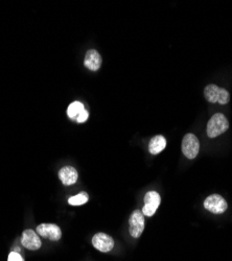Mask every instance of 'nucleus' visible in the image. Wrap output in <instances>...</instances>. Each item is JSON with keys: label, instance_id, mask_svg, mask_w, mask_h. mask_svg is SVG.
<instances>
[{"label": "nucleus", "instance_id": "nucleus-1", "mask_svg": "<svg viewBox=\"0 0 232 261\" xmlns=\"http://www.w3.org/2000/svg\"><path fill=\"white\" fill-rule=\"evenodd\" d=\"M229 128V122L225 115L221 113H216L209 119L207 123V135L210 138H215L222 135Z\"/></svg>", "mask_w": 232, "mask_h": 261}, {"label": "nucleus", "instance_id": "nucleus-2", "mask_svg": "<svg viewBox=\"0 0 232 261\" xmlns=\"http://www.w3.org/2000/svg\"><path fill=\"white\" fill-rule=\"evenodd\" d=\"M200 151V143L198 138L194 134H186L182 140V153L188 159H195Z\"/></svg>", "mask_w": 232, "mask_h": 261}, {"label": "nucleus", "instance_id": "nucleus-3", "mask_svg": "<svg viewBox=\"0 0 232 261\" xmlns=\"http://www.w3.org/2000/svg\"><path fill=\"white\" fill-rule=\"evenodd\" d=\"M204 207L209 212L214 214H221L224 213L227 210V202L225 201L223 197L219 194H213L209 195L207 199L204 201Z\"/></svg>", "mask_w": 232, "mask_h": 261}, {"label": "nucleus", "instance_id": "nucleus-4", "mask_svg": "<svg viewBox=\"0 0 232 261\" xmlns=\"http://www.w3.org/2000/svg\"><path fill=\"white\" fill-rule=\"evenodd\" d=\"M130 234L132 237L138 238L144 230V215L140 210H135L129 220Z\"/></svg>", "mask_w": 232, "mask_h": 261}, {"label": "nucleus", "instance_id": "nucleus-5", "mask_svg": "<svg viewBox=\"0 0 232 261\" xmlns=\"http://www.w3.org/2000/svg\"><path fill=\"white\" fill-rule=\"evenodd\" d=\"M37 233L49 241L57 242L62 237V231L59 226L54 224H41L37 227Z\"/></svg>", "mask_w": 232, "mask_h": 261}, {"label": "nucleus", "instance_id": "nucleus-6", "mask_svg": "<svg viewBox=\"0 0 232 261\" xmlns=\"http://www.w3.org/2000/svg\"><path fill=\"white\" fill-rule=\"evenodd\" d=\"M160 195L156 191H150L147 192L144 196V206L142 210L143 215L152 216L156 212L160 205Z\"/></svg>", "mask_w": 232, "mask_h": 261}, {"label": "nucleus", "instance_id": "nucleus-7", "mask_svg": "<svg viewBox=\"0 0 232 261\" xmlns=\"http://www.w3.org/2000/svg\"><path fill=\"white\" fill-rule=\"evenodd\" d=\"M92 244L96 250L103 253L110 252L114 246L113 238L105 233H97L92 237Z\"/></svg>", "mask_w": 232, "mask_h": 261}, {"label": "nucleus", "instance_id": "nucleus-8", "mask_svg": "<svg viewBox=\"0 0 232 261\" xmlns=\"http://www.w3.org/2000/svg\"><path fill=\"white\" fill-rule=\"evenodd\" d=\"M21 244L24 248L31 251L39 250L42 245L41 239L37 235V233L33 230H25L22 233V238H21Z\"/></svg>", "mask_w": 232, "mask_h": 261}, {"label": "nucleus", "instance_id": "nucleus-9", "mask_svg": "<svg viewBox=\"0 0 232 261\" xmlns=\"http://www.w3.org/2000/svg\"><path fill=\"white\" fill-rule=\"evenodd\" d=\"M84 65L89 70L96 71L102 66V56L95 49H90L87 52L85 60H84Z\"/></svg>", "mask_w": 232, "mask_h": 261}, {"label": "nucleus", "instance_id": "nucleus-10", "mask_svg": "<svg viewBox=\"0 0 232 261\" xmlns=\"http://www.w3.org/2000/svg\"><path fill=\"white\" fill-rule=\"evenodd\" d=\"M59 177L62 183L66 186L72 185L77 181V172L76 169L72 166H65L61 168V171L59 172Z\"/></svg>", "mask_w": 232, "mask_h": 261}, {"label": "nucleus", "instance_id": "nucleus-11", "mask_svg": "<svg viewBox=\"0 0 232 261\" xmlns=\"http://www.w3.org/2000/svg\"><path fill=\"white\" fill-rule=\"evenodd\" d=\"M166 146V139L161 136L157 135L151 139L149 143V152L153 155H157L159 153L162 152Z\"/></svg>", "mask_w": 232, "mask_h": 261}, {"label": "nucleus", "instance_id": "nucleus-12", "mask_svg": "<svg viewBox=\"0 0 232 261\" xmlns=\"http://www.w3.org/2000/svg\"><path fill=\"white\" fill-rule=\"evenodd\" d=\"M220 90L221 88L217 87L216 85H208L204 89V95H205V98L209 103L216 104L217 101H219Z\"/></svg>", "mask_w": 232, "mask_h": 261}, {"label": "nucleus", "instance_id": "nucleus-13", "mask_svg": "<svg viewBox=\"0 0 232 261\" xmlns=\"http://www.w3.org/2000/svg\"><path fill=\"white\" fill-rule=\"evenodd\" d=\"M85 109H84V104L80 102H73L69 104V107L67 109V115L70 119H72V121H74V119H76V117L79 116L80 113L82 111H84Z\"/></svg>", "mask_w": 232, "mask_h": 261}, {"label": "nucleus", "instance_id": "nucleus-14", "mask_svg": "<svg viewBox=\"0 0 232 261\" xmlns=\"http://www.w3.org/2000/svg\"><path fill=\"white\" fill-rule=\"evenodd\" d=\"M88 199L89 197L86 192H81L77 195L70 197V199L68 200V204H70V205H72V206H81V205H84V204H86L88 202Z\"/></svg>", "mask_w": 232, "mask_h": 261}, {"label": "nucleus", "instance_id": "nucleus-15", "mask_svg": "<svg viewBox=\"0 0 232 261\" xmlns=\"http://www.w3.org/2000/svg\"><path fill=\"white\" fill-rule=\"evenodd\" d=\"M230 101V95H229V92L226 90V89H223L221 88L220 90V96H219V101H217V103L221 104H228Z\"/></svg>", "mask_w": 232, "mask_h": 261}, {"label": "nucleus", "instance_id": "nucleus-16", "mask_svg": "<svg viewBox=\"0 0 232 261\" xmlns=\"http://www.w3.org/2000/svg\"><path fill=\"white\" fill-rule=\"evenodd\" d=\"M88 116H89V113H88V111H86V110H84V111H82V112L80 113V114H79V116H77V117H76V119H75V121H76L77 122H79V123H82V122H85L87 121V119H88Z\"/></svg>", "mask_w": 232, "mask_h": 261}, {"label": "nucleus", "instance_id": "nucleus-17", "mask_svg": "<svg viewBox=\"0 0 232 261\" xmlns=\"http://www.w3.org/2000/svg\"><path fill=\"white\" fill-rule=\"evenodd\" d=\"M8 261H24V259L18 252H12L9 255Z\"/></svg>", "mask_w": 232, "mask_h": 261}]
</instances>
